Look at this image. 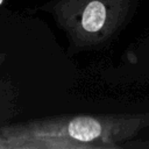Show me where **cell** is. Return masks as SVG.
Instances as JSON below:
<instances>
[{
  "label": "cell",
  "mask_w": 149,
  "mask_h": 149,
  "mask_svg": "<svg viewBox=\"0 0 149 149\" xmlns=\"http://www.w3.org/2000/svg\"><path fill=\"white\" fill-rule=\"evenodd\" d=\"M149 128V112L62 115L0 127V149H116Z\"/></svg>",
  "instance_id": "6da1fadb"
},
{
  "label": "cell",
  "mask_w": 149,
  "mask_h": 149,
  "mask_svg": "<svg viewBox=\"0 0 149 149\" xmlns=\"http://www.w3.org/2000/svg\"><path fill=\"white\" fill-rule=\"evenodd\" d=\"M137 0H54L47 9L76 50L105 45L130 21Z\"/></svg>",
  "instance_id": "7a4b0ae2"
},
{
  "label": "cell",
  "mask_w": 149,
  "mask_h": 149,
  "mask_svg": "<svg viewBox=\"0 0 149 149\" xmlns=\"http://www.w3.org/2000/svg\"><path fill=\"white\" fill-rule=\"evenodd\" d=\"M3 59H5V55H1V54H0V64L2 63Z\"/></svg>",
  "instance_id": "3957f363"
},
{
  "label": "cell",
  "mask_w": 149,
  "mask_h": 149,
  "mask_svg": "<svg viewBox=\"0 0 149 149\" xmlns=\"http://www.w3.org/2000/svg\"><path fill=\"white\" fill-rule=\"evenodd\" d=\"M6 1H7V0H0V7H1V6H2V5L6 2Z\"/></svg>",
  "instance_id": "277c9868"
},
{
  "label": "cell",
  "mask_w": 149,
  "mask_h": 149,
  "mask_svg": "<svg viewBox=\"0 0 149 149\" xmlns=\"http://www.w3.org/2000/svg\"><path fill=\"white\" fill-rule=\"evenodd\" d=\"M148 55H149V54H148Z\"/></svg>",
  "instance_id": "5b68a950"
}]
</instances>
